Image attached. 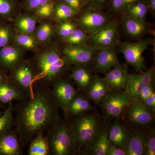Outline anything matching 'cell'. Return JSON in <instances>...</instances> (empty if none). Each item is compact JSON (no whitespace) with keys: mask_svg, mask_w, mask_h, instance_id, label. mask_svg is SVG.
<instances>
[{"mask_svg":"<svg viewBox=\"0 0 155 155\" xmlns=\"http://www.w3.org/2000/svg\"><path fill=\"white\" fill-rule=\"evenodd\" d=\"M22 145L17 132L11 129L0 135V155L22 154Z\"/></svg>","mask_w":155,"mask_h":155,"instance_id":"ac0fdd59","label":"cell"},{"mask_svg":"<svg viewBox=\"0 0 155 155\" xmlns=\"http://www.w3.org/2000/svg\"><path fill=\"white\" fill-rule=\"evenodd\" d=\"M76 20L78 27L89 35L94 34L107 25L112 20L103 11L85 6L78 13Z\"/></svg>","mask_w":155,"mask_h":155,"instance_id":"8992f818","label":"cell"},{"mask_svg":"<svg viewBox=\"0 0 155 155\" xmlns=\"http://www.w3.org/2000/svg\"><path fill=\"white\" fill-rule=\"evenodd\" d=\"M69 125L78 151L86 149L89 147L97 137L102 128L98 118L91 114L75 116Z\"/></svg>","mask_w":155,"mask_h":155,"instance_id":"3957f363","label":"cell"},{"mask_svg":"<svg viewBox=\"0 0 155 155\" xmlns=\"http://www.w3.org/2000/svg\"><path fill=\"white\" fill-rule=\"evenodd\" d=\"M77 14L76 11L62 0H56L53 16L58 22L70 20Z\"/></svg>","mask_w":155,"mask_h":155,"instance_id":"83f0119b","label":"cell"},{"mask_svg":"<svg viewBox=\"0 0 155 155\" xmlns=\"http://www.w3.org/2000/svg\"><path fill=\"white\" fill-rule=\"evenodd\" d=\"M105 75L104 78L110 91L125 89L129 75L125 64L119 63Z\"/></svg>","mask_w":155,"mask_h":155,"instance_id":"2e32d148","label":"cell"},{"mask_svg":"<svg viewBox=\"0 0 155 155\" xmlns=\"http://www.w3.org/2000/svg\"><path fill=\"white\" fill-rule=\"evenodd\" d=\"M13 38V31L8 25H0V49L8 45Z\"/></svg>","mask_w":155,"mask_h":155,"instance_id":"74e56055","label":"cell"},{"mask_svg":"<svg viewBox=\"0 0 155 155\" xmlns=\"http://www.w3.org/2000/svg\"><path fill=\"white\" fill-rule=\"evenodd\" d=\"M125 120L130 125L137 128H145L153 121V114L143 104L130 101L123 112Z\"/></svg>","mask_w":155,"mask_h":155,"instance_id":"8fae6325","label":"cell"},{"mask_svg":"<svg viewBox=\"0 0 155 155\" xmlns=\"http://www.w3.org/2000/svg\"><path fill=\"white\" fill-rule=\"evenodd\" d=\"M78 27L76 22H73L70 20L59 22L57 28L58 35L64 39L69 36Z\"/></svg>","mask_w":155,"mask_h":155,"instance_id":"d590c367","label":"cell"},{"mask_svg":"<svg viewBox=\"0 0 155 155\" xmlns=\"http://www.w3.org/2000/svg\"><path fill=\"white\" fill-rule=\"evenodd\" d=\"M88 38V35L78 26L64 40L67 45L86 44Z\"/></svg>","mask_w":155,"mask_h":155,"instance_id":"e575fe53","label":"cell"},{"mask_svg":"<svg viewBox=\"0 0 155 155\" xmlns=\"http://www.w3.org/2000/svg\"><path fill=\"white\" fill-rule=\"evenodd\" d=\"M14 107V126L22 144L47 131L60 118L51 89L34 84L32 91Z\"/></svg>","mask_w":155,"mask_h":155,"instance_id":"6da1fadb","label":"cell"},{"mask_svg":"<svg viewBox=\"0 0 155 155\" xmlns=\"http://www.w3.org/2000/svg\"><path fill=\"white\" fill-rule=\"evenodd\" d=\"M145 141V151L144 155H155V133L154 130L144 134Z\"/></svg>","mask_w":155,"mask_h":155,"instance_id":"f35d334b","label":"cell"},{"mask_svg":"<svg viewBox=\"0 0 155 155\" xmlns=\"http://www.w3.org/2000/svg\"><path fill=\"white\" fill-rule=\"evenodd\" d=\"M108 130L107 127H102L95 140L86 149L89 154L107 155V150L110 143L108 140Z\"/></svg>","mask_w":155,"mask_h":155,"instance_id":"484cf974","label":"cell"},{"mask_svg":"<svg viewBox=\"0 0 155 155\" xmlns=\"http://www.w3.org/2000/svg\"><path fill=\"white\" fill-rule=\"evenodd\" d=\"M28 149L29 155H47L49 154V147L46 137L43 134H37L30 142Z\"/></svg>","mask_w":155,"mask_h":155,"instance_id":"4316f807","label":"cell"},{"mask_svg":"<svg viewBox=\"0 0 155 155\" xmlns=\"http://www.w3.org/2000/svg\"><path fill=\"white\" fill-rule=\"evenodd\" d=\"M94 110L86 97L78 93L70 103L66 114L70 117H75Z\"/></svg>","mask_w":155,"mask_h":155,"instance_id":"d4e9b609","label":"cell"},{"mask_svg":"<svg viewBox=\"0 0 155 155\" xmlns=\"http://www.w3.org/2000/svg\"><path fill=\"white\" fill-rule=\"evenodd\" d=\"M128 130L119 120H116L109 127L108 140L110 144L123 149L127 139Z\"/></svg>","mask_w":155,"mask_h":155,"instance_id":"cb8c5ba5","label":"cell"},{"mask_svg":"<svg viewBox=\"0 0 155 155\" xmlns=\"http://www.w3.org/2000/svg\"><path fill=\"white\" fill-rule=\"evenodd\" d=\"M23 49L17 45H8L0 49V67L11 70L22 61Z\"/></svg>","mask_w":155,"mask_h":155,"instance_id":"e0dca14e","label":"cell"},{"mask_svg":"<svg viewBox=\"0 0 155 155\" xmlns=\"http://www.w3.org/2000/svg\"><path fill=\"white\" fill-rule=\"evenodd\" d=\"M26 96L24 91L9 81L0 83V102L9 104L14 101H21Z\"/></svg>","mask_w":155,"mask_h":155,"instance_id":"7402d4cb","label":"cell"},{"mask_svg":"<svg viewBox=\"0 0 155 155\" xmlns=\"http://www.w3.org/2000/svg\"><path fill=\"white\" fill-rule=\"evenodd\" d=\"M70 8L79 13L85 6L84 0H62Z\"/></svg>","mask_w":155,"mask_h":155,"instance_id":"7bdbcfd3","label":"cell"},{"mask_svg":"<svg viewBox=\"0 0 155 155\" xmlns=\"http://www.w3.org/2000/svg\"><path fill=\"white\" fill-rule=\"evenodd\" d=\"M13 39L15 45L22 49L34 51L37 48L39 42L34 35L17 33Z\"/></svg>","mask_w":155,"mask_h":155,"instance_id":"f1b7e54d","label":"cell"},{"mask_svg":"<svg viewBox=\"0 0 155 155\" xmlns=\"http://www.w3.org/2000/svg\"><path fill=\"white\" fill-rule=\"evenodd\" d=\"M3 114H2V111H1V110H0V116H2V115Z\"/></svg>","mask_w":155,"mask_h":155,"instance_id":"c3c4849f","label":"cell"},{"mask_svg":"<svg viewBox=\"0 0 155 155\" xmlns=\"http://www.w3.org/2000/svg\"><path fill=\"white\" fill-rule=\"evenodd\" d=\"M50 153L54 155L74 154L78 151L70 125L64 120H58L47 131Z\"/></svg>","mask_w":155,"mask_h":155,"instance_id":"277c9868","label":"cell"},{"mask_svg":"<svg viewBox=\"0 0 155 155\" xmlns=\"http://www.w3.org/2000/svg\"><path fill=\"white\" fill-rule=\"evenodd\" d=\"M33 65L36 73L35 83L39 82L48 87L60 78L70 66L61 51L54 47L48 48L38 54Z\"/></svg>","mask_w":155,"mask_h":155,"instance_id":"7a4b0ae2","label":"cell"},{"mask_svg":"<svg viewBox=\"0 0 155 155\" xmlns=\"http://www.w3.org/2000/svg\"><path fill=\"white\" fill-rule=\"evenodd\" d=\"M96 48L86 44L67 45L61 51L62 55L70 66L82 65L87 67L92 63Z\"/></svg>","mask_w":155,"mask_h":155,"instance_id":"ba28073f","label":"cell"},{"mask_svg":"<svg viewBox=\"0 0 155 155\" xmlns=\"http://www.w3.org/2000/svg\"><path fill=\"white\" fill-rule=\"evenodd\" d=\"M54 32V29L52 25L50 22H45L36 28L34 35L39 42L44 43L51 39Z\"/></svg>","mask_w":155,"mask_h":155,"instance_id":"d6a6232c","label":"cell"},{"mask_svg":"<svg viewBox=\"0 0 155 155\" xmlns=\"http://www.w3.org/2000/svg\"><path fill=\"white\" fill-rule=\"evenodd\" d=\"M56 0L50 1L41 7H39L35 11V16L37 17L42 18H49L53 16Z\"/></svg>","mask_w":155,"mask_h":155,"instance_id":"8d00e7d4","label":"cell"},{"mask_svg":"<svg viewBox=\"0 0 155 155\" xmlns=\"http://www.w3.org/2000/svg\"><path fill=\"white\" fill-rule=\"evenodd\" d=\"M14 107L12 102L0 116V135L11 130L14 125Z\"/></svg>","mask_w":155,"mask_h":155,"instance_id":"1f68e13d","label":"cell"},{"mask_svg":"<svg viewBox=\"0 0 155 155\" xmlns=\"http://www.w3.org/2000/svg\"><path fill=\"white\" fill-rule=\"evenodd\" d=\"M119 63L114 48L100 49L93 61V69L97 73L106 74Z\"/></svg>","mask_w":155,"mask_h":155,"instance_id":"9a60e30c","label":"cell"},{"mask_svg":"<svg viewBox=\"0 0 155 155\" xmlns=\"http://www.w3.org/2000/svg\"><path fill=\"white\" fill-rule=\"evenodd\" d=\"M154 76V67L138 74H129L125 89L131 101L137 100L141 91L153 81Z\"/></svg>","mask_w":155,"mask_h":155,"instance_id":"4fadbf2b","label":"cell"},{"mask_svg":"<svg viewBox=\"0 0 155 155\" xmlns=\"http://www.w3.org/2000/svg\"><path fill=\"white\" fill-rule=\"evenodd\" d=\"M153 81L141 91L135 101L138 102L143 104L147 99L154 92Z\"/></svg>","mask_w":155,"mask_h":155,"instance_id":"60d3db41","label":"cell"},{"mask_svg":"<svg viewBox=\"0 0 155 155\" xmlns=\"http://www.w3.org/2000/svg\"><path fill=\"white\" fill-rule=\"evenodd\" d=\"M51 85L52 89L51 90L57 106L66 113L69 104L78 92L67 79L59 78Z\"/></svg>","mask_w":155,"mask_h":155,"instance_id":"7c38bea8","label":"cell"},{"mask_svg":"<svg viewBox=\"0 0 155 155\" xmlns=\"http://www.w3.org/2000/svg\"><path fill=\"white\" fill-rule=\"evenodd\" d=\"M19 8L18 0H0V17L11 19L17 14Z\"/></svg>","mask_w":155,"mask_h":155,"instance_id":"4dcf8cb0","label":"cell"},{"mask_svg":"<svg viewBox=\"0 0 155 155\" xmlns=\"http://www.w3.org/2000/svg\"><path fill=\"white\" fill-rule=\"evenodd\" d=\"M148 9L149 12L153 15L155 14V0H143Z\"/></svg>","mask_w":155,"mask_h":155,"instance_id":"bcb514c9","label":"cell"},{"mask_svg":"<svg viewBox=\"0 0 155 155\" xmlns=\"http://www.w3.org/2000/svg\"><path fill=\"white\" fill-rule=\"evenodd\" d=\"M153 43L150 38L140 39L133 43L120 41L118 45L119 51L124 56L127 64L134 68L138 73H141L146 69L143 54Z\"/></svg>","mask_w":155,"mask_h":155,"instance_id":"5b68a950","label":"cell"},{"mask_svg":"<svg viewBox=\"0 0 155 155\" xmlns=\"http://www.w3.org/2000/svg\"><path fill=\"white\" fill-rule=\"evenodd\" d=\"M149 13L148 9L144 1L140 0L130 6L122 15L146 21Z\"/></svg>","mask_w":155,"mask_h":155,"instance_id":"f546056e","label":"cell"},{"mask_svg":"<svg viewBox=\"0 0 155 155\" xmlns=\"http://www.w3.org/2000/svg\"><path fill=\"white\" fill-rule=\"evenodd\" d=\"M51 1L52 0H22V5L25 10L32 12Z\"/></svg>","mask_w":155,"mask_h":155,"instance_id":"ab89813d","label":"cell"},{"mask_svg":"<svg viewBox=\"0 0 155 155\" xmlns=\"http://www.w3.org/2000/svg\"><path fill=\"white\" fill-rule=\"evenodd\" d=\"M70 77L81 90L87 92L92 82L94 75L86 66L74 65Z\"/></svg>","mask_w":155,"mask_h":155,"instance_id":"ffe728a7","label":"cell"},{"mask_svg":"<svg viewBox=\"0 0 155 155\" xmlns=\"http://www.w3.org/2000/svg\"><path fill=\"white\" fill-rule=\"evenodd\" d=\"M123 150L126 155H144L145 141L144 134L134 130H128Z\"/></svg>","mask_w":155,"mask_h":155,"instance_id":"d6986e66","label":"cell"},{"mask_svg":"<svg viewBox=\"0 0 155 155\" xmlns=\"http://www.w3.org/2000/svg\"><path fill=\"white\" fill-rule=\"evenodd\" d=\"M37 17L29 14H23L16 17L14 27L17 33L34 35L36 29Z\"/></svg>","mask_w":155,"mask_h":155,"instance_id":"603a6c76","label":"cell"},{"mask_svg":"<svg viewBox=\"0 0 155 155\" xmlns=\"http://www.w3.org/2000/svg\"><path fill=\"white\" fill-rule=\"evenodd\" d=\"M140 0H109L107 7L112 14L120 15Z\"/></svg>","mask_w":155,"mask_h":155,"instance_id":"836d02e7","label":"cell"},{"mask_svg":"<svg viewBox=\"0 0 155 155\" xmlns=\"http://www.w3.org/2000/svg\"><path fill=\"white\" fill-rule=\"evenodd\" d=\"M121 26L129 37L137 40L142 39L146 35L152 31V25L150 23L124 15H122Z\"/></svg>","mask_w":155,"mask_h":155,"instance_id":"5bb4252c","label":"cell"},{"mask_svg":"<svg viewBox=\"0 0 155 155\" xmlns=\"http://www.w3.org/2000/svg\"><path fill=\"white\" fill-rule=\"evenodd\" d=\"M85 6L103 11L107 7L109 0H84Z\"/></svg>","mask_w":155,"mask_h":155,"instance_id":"b9f144b4","label":"cell"},{"mask_svg":"<svg viewBox=\"0 0 155 155\" xmlns=\"http://www.w3.org/2000/svg\"><path fill=\"white\" fill-rule=\"evenodd\" d=\"M130 101L126 91L115 90L109 92L101 103L107 116L119 120Z\"/></svg>","mask_w":155,"mask_h":155,"instance_id":"30bf717a","label":"cell"},{"mask_svg":"<svg viewBox=\"0 0 155 155\" xmlns=\"http://www.w3.org/2000/svg\"><path fill=\"white\" fill-rule=\"evenodd\" d=\"M118 26L115 20H111L105 27L94 34L89 36L90 45L98 50L114 48L120 41Z\"/></svg>","mask_w":155,"mask_h":155,"instance_id":"9c48e42d","label":"cell"},{"mask_svg":"<svg viewBox=\"0 0 155 155\" xmlns=\"http://www.w3.org/2000/svg\"><path fill=\"white\" fill-rule=\"evenodd\" d=\"M8 81V80L6 78L2 71L0 69V83L4 82V81Z\"/></svg>","mask_w":155,"mask_h":155,"instance_id":"7dc6e473","label":"cell"},{"mask_svg":"<svg viewBox=\"0 0 155 155\" xmlns=\"http://www.w3.org/2000/svg\"><path fill=\"white\" fill-rule=\"evenodd\" d=\"M11 71L9 81L24 91L26 95L30 94L35 84L36 76L33 64L22 61Z\"/></svg>","mask_w":155,"mask_h":155,"instance_id":"52a82bcc","label":"cell"},{"mask_svg":"<svg viewBox=\"0 0 155 155\" xmlns=\"http://www.w3.org/2000/svg\"><path fill=\"white\" fill-rule=\"evenodd\" d=\"M107 155H126L124 150L109 143L107 150Z\"/></svg>","mask_w":155,"mask_h":155,"instance_id":"f6af8a7d","label":"cell"},{"mask_svg":"<svg viewBox=\"0 0 155 155\" xmlns=\"http://www.w3.org/2000/svg\"><path fill=\"white\" fill-rule=\"evenodd\" d=\"M110 91L107 82L104 78L95 75L87 93L88 98L94 104L99 105Z\"/></svg>","mask_w":155,"mask_h":155,"instance_id":"44dd1931","label":"cell"},{"mask_svg":"<svg viewBox=\"0 0 155 155\" xmlns=\"http://www.w3.org/2000/svg\"><path fill=\"white\" fill-rule=\"evenodd\" d=\"M143 105L149 111L154 115L155 113V92H154L147 99L143 104Z\"/></svg>","mask_w":155,"mask_h":155,"instance_id":"ee69618b","label":"cell"}]
</instances>
